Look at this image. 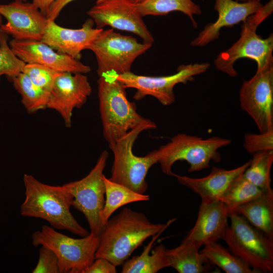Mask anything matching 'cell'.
<instances>
[{
  "instance_id": "1",
  "label": "cell",
  "mask_w": 273,
  "mask_h": 273,
  "mask_svg": "<svg viewBox=\"0 0 273 273\" xmlns=\"http://www.w3.org/2000/svg\"><path fill=\"white\" fill-rule=\"evenodd\" d=\"M174 220L154 223L143 213L125 207L104 225L95 259L105 258L116 266L121 265L144 241L162 232Z\"/></svg>"
},
{
  "instance_id": "2",
  "label": "cell",
  "mask_w": 273,
  "mask_h": 273,
  "mask_svg": "<svg viewBox=\"0 0 273 273\" xmlns=\"http://www.w3.org/2000/svg\"><path fill=\"white\" fill-rule=\"evenodd\" d=\"M23 180L25 199L20 206L22 216L44 219L54 229L81 237L90 234L72 214L73 197L63 185H49L29 174L24 175Z\"/></svg>"
},
{
  "instance_id": "3",
  "label": "cell",
  "mask_w": 273,
  "mask_h": 273,
  "mask_svg": "<svg viewBox=\"0 0 273 273\" xmlns=\"http://www.w3.org/2000/svg\"><path fill=\"white\" fill-rule=\"evenodd\" d=\"M273 11V0H270L254 14L243 22L240 37L226 50L220 52L214 61L216 68L231 77L238 75L234 68L235 62L242 58H248L256 62V72H261L273 67V34L266 38L256 33L259 25Z\"/></svg>"
},
{
  "instance_id": "4",
  "label": "cell",
  "mask_w": 273,
  "mask_h": 273,
  "mask_svg": "<svg viewBox=\"0 0 273 273\" xmlns=\"http://www.w3.org/2000/svg\"><path fill=\"white\" fill-rule=\"evenodd\" d=\"M98 89L103 136L109 144L151 121L138 113L135 103L127 98L126 88L113 75L99 76Z\"/></svg>"
},
{
  "instance_id": "5",
  "label": "cell",
  "mask_w": 273,
  "mask_h": 273,
  "mask_svg": "<svg viewBox=\"0 0 273 273\" xmlns=\"http://www.w3.org/2000/svg\"><path fill=\"white\" fill-rule=\"evenodd\" d=\"M156 123L150 121L141 124L129 131L124 136L109 147L114 155L111 180L122 185L140 194L148 189L146 175L150 168L158 162L157 150L145 156H137L132 151L133 144L143 131L156 129Z\"/></svg>"
},
{
  "instance_id": "6",
  "label": "cell",
  "mask_w": 273,
  "mask_h": 273,
  "mask_svg": "<svg viewBox=\"0 0 273 273\" xmlns=\"http://www.w3.org/2000/svg\"><path fill=\"white\" fill-rule=\"evenodd\" d=\"M231 143V140L217 136L204 139L179 133L157 150L159 157L158 162L163 173L168 175L174 176L171 168L177 161H187L190 172L200 171L208 168L211 160L220 162L221 156L217 150Z\"/></svg>"
},
{
  "instance_id": "7",
  "label": "cell",
  "mask_w": 273,
  "mask_h": 273,
  "mask_svg": "<svg viewBox=\"0 0 273 273\" xmlns=\"http://www.w3.org/2000/svg\"><path fill=\"white\" fill-rule=\"evenodd\" d=\"M231 225L223 234L230 251L256 273L273 271V241L236 212L229 214Z\"/></svg>"
},
{
  "instance_id": "8",
  "label": "cell",
  "mask_w": 273,
  "mask_h": 273,
  "mask_svg": "<svg viewBox=\"0 0 273 273\" xmlns=\"http://www.w3.org/2000/svg\"><path fill=\"white\" fill-rule=\"evenodd\" d=\"M34 247L44 246L57 255L60 273H83L95 259L99 236L89 234L80 239L69 237L43 225L32 234Z\"/></svg>"
},
{
  "instance_id": "9",
  "label": "cell",
  "mask_w": 273,
  "mask_h": 273,
  "mask_svg": "<svg viewBox=\"0 0 273 273\" xmlns=\"http://www.w3.org/2000/svg\"><path fill=\"white\" fill-rule=\"evenodd\" d=\"M140 42L131 35H124L113 29L103 30L87 49L95 54L99 76L120 75L131 71L134 60L151 47Z\"/></svg>"
},
{
  "instance_id": "10",
  "label": "cell",
  "mask_w": 273,
  "mask_h": 273,
  "mask_svg": "<svg viewBox=\"0 0 273 273\" xmlns=\"http://www.w3.org/2000/svg\"><path fill=\"white\" fill-rule=\"evenodd\" d=\"M108 157V152L103 151L87 175L63 185L73 197L72 206L84 215L90 234L98 236L104 226L101 221L105 200L103 172Z\"/></svg>"
},
{
  "instance_id": "11",
  "label": "cell",
  "mask_w": 273,
  "mask_h": 273,
  "mask_svg": "<svg viewBox=\"0 0 273 273\" xmlns=\"http://www.w3.org/2000/svg\"><path fill=\"white\" fill-rule=\"evenodd\" d=\"M210 67V64L196 63L179 66L173 74L162 76H148L135 74L131 71L120 75H113L126 88L136 90L133 96L141 100L147 96L155 98L164 106L174 103V87L178 83L187 84L194 80V77L203 73Z\"/></svg>"
},
{
  "instance_id": "12",
  "label": "cell",
  "mask_w": 273,
  "mask_h": 273,
  "mask_svg": "<svg viewBox=\"0 0 273 273\" xmlns=\"http://www.w3.org/2000/svg\"><path fill=\"white\" fill-rule=\"evenodd\" d=\"M241 109L255 123L260 132L273 130V67L256 72L239 91Z\"/></svg>"
},
{
  "instance_id": "13",
  "label": "cell",
  "mask_w": 273,
  "mask_h": 273,
  "mask_svg": "<svg viewBox=\"0 0 273 273\" xmlns=\"http://www.w3.org/2000/svg\"><path fill=\"white\" fill-rule=\"evenodd\" d=\"M96 28H112L134 33L145 43L153 44L154 38L145 24L137 5L128 0H98L87 12Z\"/></svg>"
},
{
  "instance_id": "14",
  "label": "cell",
  "mask_w": 273,
  "mask_h": 273,
  "mask_svg": "<svg viewBox=\"0 0 273 273\" xmlns=\"http://www.w3.org/2000/svg\"><path fill=\"white\" fill-rule=\"evenodd\" d=\"M92 93L85 74L61 72L56 78L50 93L47 108L58 112L66 127L70 128L74 109L81 108Z\"/></svg>"
},
{
  "instance_id": "15",
  "label": "cell",
  "mask_w": 273,
  "mask_h": 273,
  "mask_svg": "<svg viewBox=\"0 0 273 273\" xmlns=\"http://www.w3.org/2000/svg\"><path fill=\"white\" fill-rule=\"evenodd\" d=\"M0 14L7 21L0 31L16 40H41L49 20L32 3L15 0L0 4Z\"/></svg>"
},
{
  "instance_id": "16",
  "label": "cell",
  "mask_w": 273,
  "mask_h": 273,
  "mask_svg": "<svg viewBox=\"0 0 273 273\" xmlns=\"http://www.w3.org/2000/svg\"><path fill=\"white\" fill-rule=\"evenodd\" d=\"M9 46L15 55L25 63H34L59 72L86 74L90 66L66 54L56 52L41 41L13 39Z\"/></svg>"
},
{
  "instance_id": "17",
  "label": "cell",
  "mask_w": 273,
  "mask_h": 273,
  "mask_svg": "<svg viewBox=\"0 0 273 273\" xmlns=\"http://www.w3.org/2000/svg\"><path fill=\"white\" fill-rule=\"evenodd\" d=\"M94 22L88 18L79 29L63 27L49 20L41 41L57 52L79 60L81 52L87 49L103 29L94 28Z\"/></svg>"
},
{
  "instance_id": "18",
  "label": "cell",
  "mask_w": 273,
  "mask_h": 273,
  "mask_svg": "<svg viewBox=\"0 0 273 273\" xmlns=\"http://www.w3.org/2000/svg\"><path fill=\"white\" fill-rule=\"evenodd\" d=\"M262 6L260 2L257 1L240 2L236 0H215L214 9L218 14L217 20L207 24L191 42V46L203 47L218 39L221 28L244 22Z\"/></svg>"
},
{
  "instance_id": "19",
  "label": "cell",
  "mask_w": 273,
  "mask_h": 273,
  "mask_svg": "<svg viewBox=\"0 0 273 273\" xmlns=\"http://www.w3.org/2000/svg\"><path fill=\"white\" fill-rule=\"evenodd\" d=\"M228 218L229 213L220 200L201 202L196 223L184 239L200 247L208 242H217L222 239Z\"/></svg>"
},
{
  "instance_id": "20",
  "label": "cell",
  "mask_w": 273,
  "mask_h": 273,
  "mask_svg": "<svg viewBox=\"0 0 273 273\" xmlns=\"http://www.w3.org/2000/svg\"><path fill=\"white\" fill-rule=\"evenodd\" d=\"M250 160L232 169L213 166L210 173L202 178H193L174 173L179 184L199 195L202 202L219 200L234 182L241 176L249 166Z\"/></svg>"
},
{
  "instance_id": "21",
  "label": "cell",
  "mask_w": 273,
  "mask_h": 273,
  "mask_svg": "<svg viewBox=\"0 0 273 273\" xmlns=\"http://www.w3.org/2000/svg\"><path fill=\"white\" fill-rule=\"evenodd\" d=\"M200 247L183 239L179 246L166 249L169 267L179 273H203L210 270V262L199 251Z\"/></svg>"
},
{
  "instance_id": "22",
  "label": "cell",
  "mask_w": 273,
  "mask_h": 273,
  "mask_svg": "<svg viewBox=\"0 0 273 273\" xmlns=\"http://www.w3.org/2000/svg\"><path fill=\"white\" fill-rule=\"evenodd\" d=\"M234 212L273 241V191L242 204Z\"/></svg>"
},
{
  "instance_id": "23",
  "label": "cell",
  "mask_w": 273,
  "mask_h": 273,
  "mask_svg": "<svg viewBox=\"0 0 273 273\" xmlns=\"http://www.w3.org/2000/svg\"><path fill=\"white\" fill-rule=\"evenodd\" d=\"M162 232L153 236L142 253L127 259L122 264V273H156L162 268L169 267L165 252L166 248L162 244L155 247L151 255L150 251L156 239Z\"/></svg>"
},
{
  "instance_id": "24",
  "label": "cell",
  "mask_w": 273,
  "mask_h": 273,
  "mask_svg": "<svg viewBox=\"0 0 273 273\" xmlns=\"http://www.w3.org/2000/svg\"><path fill=\"white\" fill-rule=\"evenodd\" d=\"M105 189V200L101 215L104 225L112 214L119 208L131 203L148 201L150 196L140 194L120 184L114 182L103 176Z\"/></svg>"
},
{
  "instance_id": "25",
  "label": "cell",
  "mask_w": 273,
  "mask_h": 273,
  "mask_svg": "<svg viewBox=\"0 0 273 273\" xmlns=\"http://www.w3.org/2000/svg\"><path fill=\"white\" fill-rule=\"evenodd\" d=\"M141 15L164 16L174 11H178L188 16L194 28H197V23L194 15L202 13L200 7L192 0H146L137 5Z\"/></svg>"
},
{
  "instance_id": "26",
  "label": "cell",
  "mask_w": 273,
  "mask_h": 273,
  "mask_svg": "<svg viewBox=\"0 0 273 273\" xmlns=\"http://www.w3.org/2000/svg\"><path fill=\"white\" fill-rule=\"evenodd\" d=\"M200 252L211 264L217 266L226 273H256L241 258L223 247L217 242H208L203 245Z\"/></svg>"
},
{
  "instance_id": "27",
  "label": "cell",
  "mask_w": 273,
  "mask_h": 273,
  "mask_svg": "<svg viewBox=\"0 0 273 273\" xmlns=\"http://www.w3.org/2000/svg\"><path fill=\"white\" fill-rule=\"evenodd\" d=\"M21 97V103L30 114L47 108L49 94L35 85L25 73L21 72L9 78Z\"/></svg>"
},
{
  "instance_id": "28",
  "label": "cell",
  "mask_w": 273,
  "mask_h": 273,
  "mask_svg": "<svg viewBox=\"0 0 273 273\" xmlns=\"http://www.w3.org/2000/svg\"><path fill=\"white\" fill-rule=\"evenodd\" d=\"M249 166L243 177L264 193L272 191L271 187V168L273 163V150H265L252 154Z\"/></svg>"
},
{
  "instance_id": "29",
  "label": "cell",
  "mask_w": 273,
  "mask_h": 273,
  "mask_svg": "<svg viewBox=\"0 0 273 273\" xmlns=\"http://www.w3.org/2000/svg\"><path fill=\"white\" fill-rule=\"evenodd\" d=\"M264 193L260 189L246 179L242 174L219 200L229 214L235 212L239 206L260 197Z\"/></svg>"
},
{
  "instance_id": "30",
  "label": "cell",
  "mask_w": 273,
  "mask_h": 273,
  "mask_svg": "<svg viewBox=\"0 0 273 273\" xmlns=\"http://www.w3.org/2000/svg\"><path fill=\"white\" fill-rule=\"evenodd\" d=\"M8 40V35L0 31V81L2 75L9 78L22 72L26 64L15 55Z\"/></svg>"
},
{
  "instance_id": "31",
  "label": "cell",
  "mask_w": 273,
  "mask_h": 273,
  "mask_svg": "<svg viewBox=\"0 0 273 273\" xmlns=\"http://www.w3.org/2000/svg\"><path fill=\"white\" fill-rule=\"evenodd\" d=\"M22 72L40 89L50 93L57 76L61 73L37 64L26 63Z\"/></svg>"
},
{
  "instance_id": "32",
  "label": "cell",
  "mask_w": 273,
  "mask_h": 273,
  "mask_svg": "<svg viewBox=\"0 0 273 273\" xmlns=\"http://www.w3.org/2000/svg\"><path fill=\"white\" fill-rule=\"evenodd\" d=\"M243 147L251 154L265 150H273V130L259 134L246 133Z\"/></svg>"
},
{
  "instance_id": "33",
  "label": "cell",
  "mask_w": 273,
  "mask_h": 273,
  "mask_svg": "<svg viewBox=\"0 0 273 273\" xmlns=\"http://www.w3.org/2000/svg\"><path fill=\"white\" fill-rule=\"evenodd\" d=\"M32 273H60L59 263L55 253L50 248L40 246L38 260Z\"/></svg>"
},
{
  "instance_id": "34",
  "label": "cell",
  "mask_w": 273,
  "mask_h": 273,
  "mask_svg": "<svg viewBox=\"0 0 273 273\" xmlns=\"http://www.w3.org/2000/svg\"><path fill=\"white\" fill-rule=\"evenodd\" d=\"M96 260L83 271V273H116V266L103 258Z\"/></svg>"
},
{
  "instance_id": "35",
  "label": "cell",
  "mask_w": 273,
  "mask_h": 273,
  "mask_svg": "<svg viewBox=\"0 0 273 273\" xmlns=\"http://www.w3.org/2000/svg\"><path fill=\"white\" fill-rule=\"evenodd\" d=\"M73 1L74 0H55L50 7L47 18L50 21H55L63 9Z\"/></svg>"
},
{
  "instance_id": "36",
  "label": "cell",
  "mask_w": 273,
  "mask_h": 273,
  "mask_svg": "<svg viewBox=\"0 0 273 273\" xmlns=\"http://www.w3.org/2000/svg\"><path fill=\"white\" fill-rule=\"evenodd\" d=\"M55 0H32L35 5L45 16H47L51 4Z\"/></svg>"
},
{
  "instance_id": "37",
  "label": "cell",
  "mask_w": 273,
  "mask_h": 273,
  "mask_svg": "<svg viewBox=\"0 0 273 273\" xmlns=\"http://www.w3.org/2000/svg\"><path fill=\"white\" fill-rule=\"evenodd\" d=\"M128 1L135 5H139L143 3L146 0H128Z\"/></svg>"
},
{
  "instance_id": "38",
  "label": "cell",
  "mask_w": 273,
  "mask_h": 273,
  "mask_svg": "<svg viewBox=\"0 0 273 273\" xmlns=\"http://www.w3.org/2000/svg\"><path fill=\"white\" fill-rule=\"evenodd\" d=\"M236 1L238 2H246L251 1H260V0H236Z\"/></svg>"
},
{
  "instance_id": "39",
  "label": "cell",
  "mask_w": 273,
  "mask_h": 273,
  "mask_svg": "<svg viewBox=\"0 0 273 273\" xmlns=\"http://www.w3.org/2000/svg\"><path fill=\"white\" fill-rule=\"evenodd\" d=\"M2 16L0 14V28L1 25H2Z\"/></svg>"
},
{
  "instance_id": "40",
  "label": "cell",
  "mask_w": 273,
  "mask_h": 273,
  "mask_svg": "<svg viewBox=\"0 0 273 273\" xmlns=\"http://www.w3.org/2000/svg\"><path fill=\"white\" fill-rule=\"evenodd\" d=\"M21 1H22L23 2H26V0H21Z\"/></svg>"
}]
</instances>
